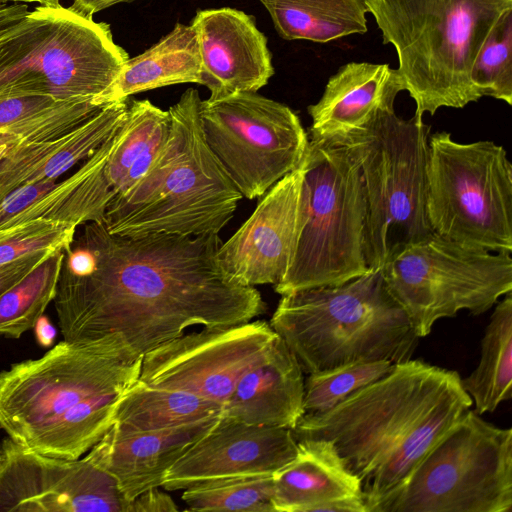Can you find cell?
<instances>
[{"mask_svg": "<svg viewBox=\"0 0 512 512\" xmlns=\"http://www.w3.org/2000/svg\"><path fill=\"white\" fill-rule=\"evenodd\" d=\"M218 234H112L90 222L64 250L53 299L64 340L107 339L135 360L192 326L254 320L266 303L218 261Z\"/></svg>", "mask_w": 512, "mask_h": 512, "instance_id": "6da1fadb", "label": "cell"}, {"mask_svg": "<svg viewBox=\"0 0 512 512\" xmlns=\"http://www.w3.org/2000/svg\"><path fill=\"white\" fill-rule=\"evenodd\" d=\"M472 404L457 371L411 358L333 408L304 414L291 432L333 443L370 512Z\"/></svg>", "mask_w": 512, "mask_h": 512, "instance_id": "7a4b0ae2", "label": "cell"}, {"mask_svg": "<svg viewBox=\"0 0 512 512\" xmlns=\"http://www.w3.org/2000/svg\"><path fill=\"white\" fill-rule=\"evenodd\" d=\"M198 90L168 109L167 138L148 171L107 206L104 226L118 235L219 234L243 198L210 150Z\"/></svg>", "mask_w": 512, "mask_h": 512, "instance_id": "3957f363", "label": "cell"}, {"mask_svg": "<svg viewBox=\"0 0 512 512\" xmlns=\"http://www.w3.org/2000/svg\"><path fill=\"white\" fill-rule=\"evenodd\" d=\"M307 374L368 361L401 363L418 345L380 270L281 295L269 322Z\"/></svg>", "mask_w": 512, "mask_h": 512, "instance_id": "277c9868", "label": "cell"}, {"mask_svg": "<svg viewBox=\"0 0 512 512\" xmlns=\"http://www.w3.org/2000/svg\"><path fill=\"white\" fill-rule=\"evenodd\" d=\"M383 43L396 50L403 91L414 114L463 108L481 97L470 75L474 60L512 0H364Z\"/></svg>", "mask_w": 512, "mask_h": 512, "instance_id": "5b68a950", "label": "cell"}, {"mask_svg": "<svg viewBox=\"0 0 512 512\" xmlns=\"http://www.w3.org/2000/svg\"><path fill=\"white\" fill-rule=\"evenodd\" d=\"M390 101L346 146L357 161L365 191L364 254L379 270L394 254L433 233L427 214V160L431 127L423 117H399Z\"/></svg>", "mask_w": 512, "mask_h": 512, "instance_id": "8992f818", "label": "cell"}, {"mask_svg": "<svg viewBox=\"0 0 512 512\" xmlns=\"http://www.w3.org/2000/svg\"><path fill=\"white\" fill-rule=\"evenodd\" d=\"M128 59L107 23L38 6L0 27V94L88 98L100 106Z\"/></svg>", "mask_w": 512, "mask_h": 512, "instance_id": "52a82bcc", "label": "cell"}, {"mask_svg": "<svg viewBox=\"0 0 512 512\" xmlns=\"http://www.w3.org/2000/svg\"><path fill=\"white\" fill-rule=\"evenodd\" d=\"M512 429L468 409L370 512H511Z\"/></svg>", "mask_w": 512, "mask_h": 512, "instance_id": "ba28073f", "label": "cell"}, {"mask_svg": "<svg viewBox=\"0 0 512 512\" xmlns=\"http://www.w3.org/2000/svg\"><path fill=\"white\" fill-rule=\"evenodd\" d=\"M305 185L306 220L294 258L274 285L280 295L340 285L370 270L364 254V185L347 147L309 140Z\"/></svg>", "mask_w": 512, "mask_h": 512, "instance_id": "9c48e42d", "label": "cell"}, {"mask_svg": "<svg viewBox=\"0 0 512 512\" xmlns=\"http://www.w3.org/2000/svg\"><path fill=\"white\" fill-rule=\"evenodd\" d=\"M426 175L434 233L473 249L512 252V165L503 146L433 133Z\"/></svg>", "mask_w": 512, "mask_h": 512, "instance_id": "30bf717a", "label": "cell"}, {"mask_svg": "<svg viewBox=\"0 0 512 512\" xmlns=\"http://www.w3.org/2000/svg\"><path fill=\"white\" fill-rule=\"evenodd\" d=\"M379 270L419 338L442 318L462 310L483 314L512 292L511 253L469 248L434 232L394 254Z\"/></svg>", "mask_w": 512, "mask_h": 512, "instance_id": "8fae6325", "label": "cell"}, {"mask_svg": "<svg viewBox=\"0 0 512 512\" xmlns=\"http://www.w3.org/2000/svg\"><path fill=\"white\" fill-rule=\"evenodd\" d=\"M142 358H126L103 338L63 339L41 357L12 364L0 372V430L24 445L82 399L128 388L139 378Z\"/></svg>", "mask_w": 512, "mask_h": 512, "instance_id": "7c38bea8", "label": "cell"}, {"mask_svg": "<svg viewBox=\"0 0 512 512\" xmlns=\"http://www.w3.org/2000/svg\"><path fill=\"white\" fill-rule=\"evenodd\" d=\"M205 140L241 195L265 194L304 159L309 136L287 105L257 92L202 100Z\"/></svg>", "mask_w": 512, "mask_h": 512, "instance_id": "4fadbf2b", "label": "cell"}, {"mask_svg": "<svg viewBox=\"0 0 512 512\" xmlns=\"http://www.w3.org/2000/svg\"><path fill=\"white\" fill-rule=\"evenodd\" d=\"M277 338L263 320L184 332L143 356L138 379L224 406L242 375L266 357Z\"/></svg>", "mask_w": 512, "mask_h": 512, "instance_id": "5bb4252c", "label": "cell"}, {"mask_svg": "<svg viewBox=\"0 0 512 512\" xmlns=\"http://www.w3.org/2000/svg\"><path fill=\"white\" fill-rule=\"evenodd\" d=\"M1 443L0 512H127L116 479L88 457L48 456L8 437Z\"/></svg>", "mask_w": 512, "mask_h": 512, "instance_id": "9a60e30c", "label": "cell"}, {"mask_svg": "<svg viewBox=\"0 0 512 512\" xmlns=\"http://www.w3.org/2000/svg\"><path fill=\"white\" fill-rule=\"evenodd\" d=\"M305 157L277 181L250 217L218 250L223 270L237 282L276 285L288 270L306 220Z\"/></svg>", "mask_w": 512, "mask_h": 512, "instance_id": "2e32d148", "label": "cell"}, {"mask_svg": "<svg viewBox=\"0 0 512 512\" xmlns=\"http://www.w3.org/2000/svg\"><path fill=\"white\" fill-rule=\"evenodd\" d=\"M297 453L298 444L290 429L250 425L221 416L171 466L161 487L178 491L216 478L271 475Z\"/></svg>", "mask_w": 512, "mask_h": 512, "instance_id": "e0dca14e", "label": "cell"}, {"mask_svg": "<svg viewBox=\"0 0 512 512\" xmlns=\"http://www.w3.org/2000/svg\"><path fill=\"white\" fill-rule=\"evenodd\" d=\"M194 28L202 62L201 85L210 100L236 92H257L274 74L266 36L255 18L232 8L197 11Z\"/></svg>", "mask_w": 512, "mask_h": 512, "instance_id": "ac0fdd59", "label": "cell"}, {"mask_svg": "<svg viewBox=\"0 0 512 512\" xmlns=\"http://www.w3.org/2000/svg\"><path fill=\"white\" fill-rule=\"evenodd\" d=\"M220 417L156 431H124L112 425L85 456L116 479L130 502L147 489L161 487L171 466Z\"/></svg>", "mask_w": 512, "mask_h": 512, "instance_id": "d6986e66", "label": "cell"}, {"mask_svg": "<svg viewBox=\"0 0 512 512\" xmlns=\"http://www.w3.org/2000/svg\"><path fill=\"white\" fill-rule=\"evenodd\" d=\"M403 87L388 64L349 62L332 75L321 98L309 105L310 141L340 145L361 130Z\"/></svg>", "mask_w": 512, "mask_h": 512, "instance_id": "ffe728a7", "label": "cell"}, {"mask_svg": "<svg viewBox=\"0 0 512 512\" xmlns=\"http://www.w3.org/2000/svg\"><path fill=\"white\" fill-rule=\"evenodd\" d=\"M128 103H108L54 139L11 146L0 161V199L23 185L57 180L90 157L123 123Z\"/></svg>", "mask_w": 512, "mask_h": 512, "instance_id": "44dd1931", "label": "cell"}, {"mask_svg": "<svg viewBox=\"0 0 512 512\" xmlns=\"http://www.w3.org/2000/svg\"><path fill=\"white\" fill-rule=\"evenodd\" d=\"M303 397V370L278 335L266 357L239 379L221 416L250 425L291 430L304 415Z\"/></svg>", "mask_w": 512, "mask_h": 512, "instance_id": "7402d4cb", "label": "cell"}, {"mask_svg": "<svg viewBox=\"0 0 512 512\" xmlns=\"http://www.w3.org/2000/svg\"><path fill=\"white\" fill-rule=\"evenodd\" d=\"M296 457L273 474L275 512H312L323 502L363 497L359 479L325 439L297 441Z\"/></svg>", "mask_w": 512, "mask_h": 512, "instance_id": "603a6c76", "label": "cell"}, {"mask_svg": "<svg viewBox=\"0 0 512 512\" xmlns=\"http://www.w3.org/2000/svg\"><path fill=\"white\" fill-rule=\"evenodd\" d=\"M202 62L191 24L174 28L142 54L129 58L116 79L98 100L100 106L164 86L201 84Z\"/></svg>", "mask_w": 512, "mask_h": 512, "instance_id": "cb8c5ba5", "label": "cell"}, {"mask_svg": "<svg viewBox=\"0 0 512 512\" xmlns=\"http://www.w3.org/2000/svg\"><path fill=\"white\" fill-rule=\"evenodd\" d=\"M101 107L88 98L0 94V145L54 139L90 118Z\"/></svg>", "mask_w": 512, "mask_h": 512, "instance_id": "d4e9b609", "label": "cell"}, {"mask_svg": "<svg viewBox=\"0 0 512 512\" xmlns=\"http://www.w3.org/2000/svg\"><path fill=\"white\" fill-rule=\"evenodd\" d=\"M284 40L327 43L368 30L364 0H259Z\"/></svg>", "mask_w": 512, "mask_h": 512, "instance_id": "484cf974", "label": "cell"}, {"mask_svg": "<svg viewBox=\"0 0 512 512\" xmlns=\"http://www.w3.org/2000/svg\"><path fill=\"white\" fill-rule=\"evenodd\" d=\"M126 389L82 399L44 424L22 446L48 456L81 458L114 424L117 404Z\"/></svg>", "mask_w": 512, "mask_h": 512, "instance_id": "4316f807", "label": "cell"}, {"mask_svg": "<svg viewBox=\"0 0 512 512\" xmlns=\"http://www.w3.org/2000/svg\"><path fill=\"white\" fill-rule=\"evenodd\" d=\"M223 406L192 393L160 388L137 379L122 394L114 426L124 431H156L221 415Z\"/></svg>", "mask_w": 512, "mask_h": 512, "instance_id": "83f0119b", "label": "cell"}, {"mask_svg": "<svg viewBox=\"0 0 512 512\" xmlns=\"http://www.w3.org/2000/svg\"><path fill=\"white\" fill-rule=\"evenodd\" d=\"M495 305L481 340L480 361L461 378L479 415L494 412L512 397V292Z\"/></svg>", "mask_w": 512, "mask_h": 512, "instance_id": "f1b7e54d", "label": "cell"}, {"mask_svg": "<svg viewBox=\"0 0 512 512\" xmlns=\"http://www.w3.org/2000/svg\"><path fill=\"white\" fill-rule=\"evenodd\" d=\"M64 250L51 254L18 284L0 296V335L20 338L53 302Z\"/></svg>", "mask_w": 512, "mask_h": 512, "instance_id": "f546056e", "label": "cell"}, {"mask_svg": "<svg viewBox=\"0 0 512 512\" xmlns=\"http://www.w3.org/2000/svg\"><path fill=\"white\" fill-rule=\"evenodd\" d=\"M273 474L216 478L182 493L190 511L275 512Z\"/></svg>", "mask_w": 512, "mask_h": 512, "instance_id": "4dcf8cb0", "label": "cell"}, {"mask_svg": "<svg viewBox=\"0 0 512 512\" xmlns=\"http://www.w3.org/2000/svg\"><path fill=\"white\" fill-rule=\"evenodd\" d=\"M470 79L481 98L489 96L512 105V9L490 30L474 60Z\"/></svg>", "mask_w": 512, "mask_h": 512, "instance_id": "1f68e13d", "label": "cell"}, {"mask_svg": "<svg viewBox=\"0 0 512 512\" xmlns=\"http://www.w3.org/2000/svg\"><path fill=\"white\" fill-rule=\"evenodd\" d=\"M389 361H368L308 374L304 380V414L325 412L357 390L386 375Z\"/></svg>", "mask_w": 512, "mask_h": 512, "instance_id": "d6a6232c", "label": "cell"}, {"mask_svg": "<svg viewBox=\"0 0 512 512\" xmlns=\"http://www.w3.org/2000/svg\"><path fill=\"white\" fill-rule=\"evenodd\" d=\"M77 227L54 221L35 220L0 229V267L43 251L68 249Z\"/></svg>", "mask_w": 512, "mask_h": 512, "instance_id": "836d02e7", "label": "cell"}, {"mask_svg": "<svg viewBox=\"0 0 512 512\" xmlns=\"http://www.w3.org/2000/svg\"><path fill=\"white\" fill-rule=\"evenodd\" d=\"M54 252L56 251L30 254L0 267V296L23 280Z\"/></svg>", "mask_w": 512, "mask_h": 512, "instance_id": "e575fe53", "label": "cell"}, {"mask_svg": "<svg viewBox=\"0 0 512 512\" xmlns=\"http://www.w3.org/2000/svg\"><path fill=\"white\" fill-rule=\"evenodd\" d=\"M179 507L160 487L141 492L128 505L127 512H175Z\"/></svg>", "mask_w": 512, "mask_h": 512, "instance_id": "d590c367", "label": "cell"}, {"mask_svg": "<svg viewBox=\"0 0 512 512\" xmlns=\"http://www.w3.org/2000/svg\"><path fill=\"white\" fill-rule=\"evenodd\" d=\"M132 1L135 0H73L69 9L85 18L93 19V15L99 11L118 3Z\"/></svg>", "mask_w": 512, "mask_h": 512, "instance_id": "8d00e7d4", "label": "cell"}, {"mask_svg": "<svg viewBox=\"0 0 512 512\" xmlns=\"http://www.w3.org/2000/svg\"><path fill=\"white\" fill-rule=\"evenodd\" d=\"M35 338L37 343L42 347H50L56 338V329L44 314L37 320L34 325Z\"/></svg>", "mask_w": 512, "mask_h": 512, "instance_id": "74e56055", "label": "cell"}, {"mask_svg": "<svg viewBox=\"0 0 512 512\" xmlns=\"http://www.w3.org/2000/svg\"><path fill=\"white\" fill-rule=\"evenodd\" d=\"M27 12L28 9L26 4H0V27L19 20L27 14Z\"/></svg>", "mask_w": 512, "mask_h": 512, "instance_id": "f35d334b", "label": "cell"}, {"mask_svg": "<svg viewBox=\"0 0 512 512\" xmlns=\"http://www.w3.org/2000/svg\"><path fill=\"white\" fill-rule=\"evenodd\" d=\"M8 2H14V3H18V2H24V3L37 2V3L40 4V6H45V7H58V6H60L59 0H0V4H5V3H8Z\"/></svg>", "mask_w": 512, "mask_h": 512, "instance_id": "ab89813d", "label": "cell"}, {"mask_svg": "<svg viewBox=\"0 0 512 512\" xmlns=\"http://www.w3.org/2000/svg\"><path fill=\"white\" fill-rule=\"evenodd\" d=\"M10 147L11 146H9V145H0V161L4 157V155L6 154V152L8 151V149Z\"/></svg>", "mask_w": 512, "mask_h": 512, "instance_id": "60d3db41", "label": "cell"}, {"mask_svg": "<svg viewBox=\"0 0 512 512\" xmlns=\"http://www.w3.org/2000/svg\"><path fill=\"white\" fill-rule=\"evenodd\" d=\"M3 461H4V451H3L2 443L0 442V467L3 463Z\"/></svg>", "mask_w": 512, "mask_h": 512, "instance_id": "b9f144b4", "label": "cell"}]
</instances>
